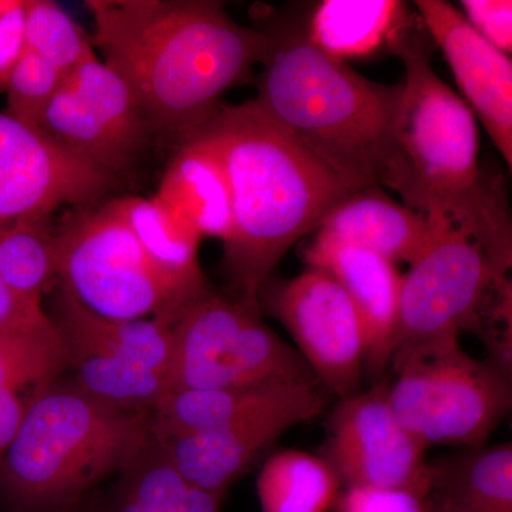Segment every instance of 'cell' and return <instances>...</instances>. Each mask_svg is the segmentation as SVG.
Here are the masks:
<instances>
[{
	"label": "cell",
	"instance_id": "obj_23",
	"mask_svg": "<svg viewBox=\"0 0 512 512\" xmlns=\"http://www.w3.org/2000/svg\"><path fill=\"white\" fill-rule=\"evenodd\" d=\"M225 495L185 483L153 437L120 471L119 483L93 512H221Z\"/></svg>",
	"mask_w": 512,
	"mask_h": 512
},
{
	"label": "cell",
	"instance_id": "obj_29",
	"mask_svg": "<svg viewBox=\"0 0 512 512\" xmlns=\"http://www.w3.org/2000/svg\"><path fill=\"white\" fill-rule=\"evenodd\" d=\"M23 49L42 57L67 77L93 46L90 37L57 3L25 0Z\"/></svg>",
	"mask_w": 512,
	"mask_h": 512
},
{
	"label": "cell",
	"instance_id": "obj_35",
	"mask_svg": "<svg viewBox=\"0 0 512 512\" xmlns=\"http://www.w3.org/2000/svg\"><path fill=\"white\" fill-rule=\"evenodd\" d=\"M73 511H74V507L73 508H64V510L46 511V512H73Z\"/></svg>",
	"mask_w": 512,
	"mask_h": 512
},
{
	"label": "cell",
	"instance_id": "obj_17",
	"mask_svg": "<svg viewBox=\"0 0 512 512\" xmlns=\"http://www.w3.org/2000/svg\"><path fill=\"white\" fill-rule=\"evenodd\" d=\"M436 232L429 217L384 194L382 187L353 192L323 218L315 238L369 249L393 264L410 265Z\"/></svg>",
	"mask_w": 512,
	"mask_h": 512
},
{
	"label": "cell",
	"instance_id": "obj_26",
	"mask_svg": "<svg viewBox=\"0 0 512 512\" xmlns=\"http://www.w3.org/2000/svg\"><path fill=\"white\" fill-rule=\"evenodd\" d=\"M66 82L93 111L111 137L136 158L153 136L127 83L92 52L83 57Z\"/></svg>",
	"mask_w": 512,
	"mask_h": 512
},
{
	"label": "cell",
	"instance_id": "obj_24",
	"mask_svg": "<svg viewBox=\"0 0 512 512\" xmlns=\"http://www.w3.org/2000/svg\"><path fill=\"white\" fill-rule=\"evenodd\" d=\"M109 205L161 269L187 284L208 285L198 258L200 235L156 195L116 198Z\"/></svg>",
	"mask_w": 512,
	"mask_h": 512
},
{
	"label": "cell",
	"instance_id": "obj_25",
	"mask_svg": "<svg viewBox=\"0 0 512 512\" xmlns=\"http://www.w3.org/2000/svg\"><path fill=\"white\" fill-rule=\"evenodd\" d=\"M340 490L328 461L291 448L266 458L256 478L261 512H329Z\"/></svg>",
	"mask_w": 512,
	"mask_h": 512
},
{
	"label": "cell",
	"instance_id": "obj_15",
	"mask_svg": "<svg viewBox=\"0 0 512 512\" xmlns=\"http://www.w3.org/2000/svg\"><path fill=\"white\" fill-rule=\"evenodd\" d=\"M413 5L431 42L446 57L463 100L511 170V57L485 42L450 3L416 0Z\"/></svg>",
	"mask_w": 512,
	"mask_h": 512
},
{
	"label": "cell",
	"instance_id": "obj_9",
	"mask_svg": "<svg viewBox=\"0 0 512 512\" xmlns=\"http://www.w3.org/2000/svg\"><path fill=\"white\" fill-rule=\"evenodd\" d=\"M50 292L46 312L62 343L67 383L113 409L153 413L171 392V323L101 318L59 284Z\"/></svg>",
	"mask_w": 512,
	"mask_h": 512
},
{
	"label": "cell",
	"instance_id": "obj_7",
	"mask_svg": "<svg viewBox=\"0 0 512 512\" xmlns=\"http://www.w3.org/2000/svg\"><path fill=\"white\" fill-rule=\"evenodd\" d=\"M56 249L57 284L101 318L173 323L188 303L210 289L161 269L109 202L67 214L56 229Z\"/></svg>",
	"mask_w": 512,
	"mask_h": 512
},
{
	"label": "cell",
	"instance_id": "obj_20",
	"mask_svg": "<svg viewBox=\"0 0 512 512\" xmlns=\"http://www.w3.org/2000/svg\"><path fill=\"white\" fill-rule=\"evenodd\" d=\"M318 384L174 390L151 413L150 434L161 440L224 429L252 414L289 402Z\"/></svg>",
	"mask_w": 512,
	"mask_h": 512
},
{
	"label": "cell",
	"instance_id": "obj_27",
	"mask_svg": "<svg viewBox=\"0 0 512 512\" xmlns=\"http://www.w3.org/2000/svg\"><path fill=\"white\" fill-rule=\"evenodd\" d=\"M39 128L67 153L111 178L133 163L66 80L43 111Z\"/></svg>",
	"mask_w": 512,
	"mask_h": 512
},
{
	"label": "cell",
	"instance_id": "obj_30",
	"mask_svg": "<svg viewBox=\"0 0 512 512\" xmlns=\"http://www.w3.org/2000/svg\"><path fill=\"white\" fill-rule=\"evenodd\" d=\"M64 80L66 77L45 59L29 50H20L3 84L5 113L30 127L39 128L43 111Z\"/></svg>",
	"mask_w": 512,
	"mask_h": 512
},
{
	"label": "cell",
	"instance_id": "obj_18",
	"mask_svg": "<svg viewBox=\"0 0 512 512\" xmlns=\"http://www.w3.org/2000/svg\"><path fill=\"white\" fill-rule=\"evenodd\" d=\"M416 16L399 0H325L313 9L306 37L340 62L393 52Z\"/></svg>",
	"mask_w": 512,
	"mask_h": 512
},
{
	"label": "cell",
	"instance_id": "obj_2",
	"mask_svg": "<svg viewBox=\"0 0 512 512\" xmlns=\"http://www.w3.org/2000/svg\"><path fill=\"white\" fill-rule=\"evenodd\" d=\"M192 140L210 148L227 175L232 231L222 268L235 299L258 308L259 289L286 252L356 191L254 100L222 106Z\"/></svg>",
	"mask_w": 512,
	"mask_h": 512
},
{
	"label": "cell",
	"instance_id": "obj_11",
	"mask_svg": "<svg viewBox=\"0 0 512 512\" xmlns=\"http://www.w3.org/2000/svg\"><path fill=\"white\" fill-rule=\"evenodd\" d=\"M258 308L284 325L326 392L339 400L359 392L365 330L349 296L328 272L308 266L293 278L271 276L259 289Z\"/></svg>",
	"mask_w": 512,
	"mask_h": 512
},
{
	"label": "cell",
	"instance_id": "obj_34",
	"mask_svg": "<svg viewBox=\"0 0 512 512\" xmlns=\"http://www.w3.org/2000/svg\"><path fill=\"white\" fill-rule=\"evenodd\" d=\"M25 0L0 2V89L10 67L23 49Z\"/></svg>",
	"mask_w": 512,
	"mask_h": 512
},
{
	"label": "cell",
	"instance_id": "obj_31",
	"mask_svg": "<svg viewBox=\"0 0 512 512\" xmlns=\"http://www.w3.org/2000/svg\"><path fill=\"white\" fill-rule=\"evenodd\" d=\"M333 512H433L429 495L404 488L345 487Z\"/></svg>",
	"mask_w": 512,
	"mask_h": 512
},
{
	"label": "cell",
	"instance_id": "obj_19",
	"mask_svg": "<svg viewBox=\"0 0 512 512\" xmlns=\"http://www.w3.org/2000/svg\"><path fill=\"white\" fill-rule=\"evenodd\" d=\"M154 195L201 239L228 241L232 201L227 175L215 154L200 141L191 140L177 148Z\"/></svg>",
	"mask_w": 512,
	"mask_h": 512
},
{
	"label": "cell",
	"instance_id": "obj_10",
	"mask_svg": "<svg viewBox=\"0 0 512 512\" xmlns=\"http://www.w3.org/2000/svg\"><path fill=\"white\" fill-rule=\"evenodd\" d=\"M259 308L207 289L171 323V392L319 383Z\"/></svg>",
	"mask_w": 512,
	"mask_h": 512
},
{
	"label": "cell",
	"instance_id": "obj_5",
	"mask_svg": "<svg viewBox=\"0 0 512 512\" xmlns=\"http://www.w3.org/2000/svg\"><path fill=\"white\" fill-rule=\"evenodd\" d=\"M150 416L113 409L57 380L30 404L0 458V494L12 512L76 507L140 453Z\"/></svg>",
	"mask_w": 512,
	"mask_h": 512
},
{
	"label": "cell",
	"instance_id": "obj_32",
	"mask_svg": "<svg viewBox=\"0 0 512 512\" xmlns=\"http://www.w3.org/2000/svg\"><path fill=\"white\" fill-rule=\"evenodd\" d=\"M460 12L478 35L495 49L511 56L512 2L511 0H463Z\"/></svg>",
	"mask_w": 512,
	"mask_h": 512
},
{
	"label": "cell",
	"instance_id": "obj_22",
	"mask_svg": "<svg viewBox=\"0 0 512 512\" xmlns=\"http://www.w3.org/2000/svg\"><path fill=\"white\" fill-rule=\"evenodd\" d=\"M433 467V512H512L511 443L467 448Z\"/></svg>",
	"mask_w": 512,
	"mask_h": 512
},
{
	"label": "cell",
	"instance_id": "obj_21",
	"mask_svg": "<svg viewBox=\"0 0 512 512\" xmlns=\"http://www.w3.org/2000/svg\"><path fill=\"white\" fill-rule=\"evenodd\" d=\"M64 373L55 326L0 332V458L30 404Z\"/></svg>",
	"mask_w": 512,
	"mask_h": 512
},
{
	"label": "cell",
	"instance_id": "obj_16",
	"mask_svg": "<svg viewBox=\"0 0 512 512\" xmlns=\"http://www.w3.org/2000/svg\"><path fill=\"white\" fill-rule=\"evenodd\" d=\"M303 256L306 265L328 272L349 296L365 330V373L383 379L399 319L403 275L397 265L369 249L319 238H313Z\"/></svg>",
	"mask_w": 512,
	"mask_h": 512
},
{
	"label": "cell",
	"instance_id": "obj_33",
	"mask_svg": "<svg viewBox=\"0 0 512 512\" xmlns=\"http://www.w3.org/2000/svg\"><path fill=\"white\" fill-rule=\"evenodd\" d=\"M52 325L43 305L26 301L0 278V332L42 329Z\"/></svg>",
	"mask_w": 512,
	"mask_h": 512
},
{
	"label": "cell",
	"instance_id": "obj_8",
	"mask_svg": "<svg viewBox=\"0 0 512 512\" xmlns=\"http://www.w3.org/2000/svg\"><path fill=\"white\" fill-rule=\"evenodd\" d=\"M389 369L390 409L427 448L484 446L510 413L511 373L468 355L460 338L421 346Z\"/></svg>",
	"mask_w": 512,
	"mask_h": 512
},
{
	"label": "cell",
	"instance_id": "obj_14",
	"mask_svg": "<svg viewBox=\"0 0 512 512\" xmlns=\"http://www.w3.org/2000/svg\"><path fill=\"white\" fill-rule=\"evenodd\" d=\"M329 396L318 384L289 402L252 414L224 429L161 440L151 437L163 447L185 483L227 495L234 481L285 431L320 416L328 406Z\"/></svg>",
	"mask_w": 512,
	"mask_h": 512
},
{
	"label": "cell",
	"instance_id": "obj_13",
	"mask_svg": "<svg viewBox=\"0 0 512 512\" xmlns=\"http://www.w3.org/2000/svg\"><path fill=\"white\" fill-rule=\"evenodd\" d=\"M110 175L53 143L40 128L0 113V227L49 217L62 205L89 207Z\"/></svg>",
	"mask_w": 512,
	"mask_h": 512
},
{
	"label": "cell",
	"instance_id": "obj_3",
	"mask_svg": "<svg viewBox=\"0 0 512 512\" xmlns=\"http://www.w3.org/2000/svg\"><path fill=\"white\" fill-rule=\"evenodd\" d=\"M259 109L352 190L382 187L400 84L373 82L312 45L305 30L262 29Z\"/></svg>",
	"mask_w": 512,
	"mask_h": 512
},
{
	"label": "cell",
	"instance_id": "obj_12",
	"mask_svg": "<svg viewBox=\"0 0 512 512\" xmlns=\"http://www.w3.org/2000/svg\"><path fill=\"white\" fill-rule=\"evenodd\" d=\"M387 383L340 399L330 414L320 457L328 461L342 488H404L430 495L433 463L421 444L394 416Z\"/></svg>",
	"mask_w": 512,
	"mask_h": 512
},
{
	"label": "cell",
	"instance_id": "obj_28",
	"mask_svg": "<svg viewBox=\"0 0 512 512\" xmlns=\"http://www.w3.org/2000/svg\"><path fill=\"white\" fill-rule=\"evenodd\" d=\"M0 278L26 301L42 305L43 295L59 282L50 215L0 227Z\"/></svg>",
	"mask_w": 512,
	"mask_h": 512
},
{
	"label": "cell",
	"instance_id": "obj_1",
	"mask_svg": "<svg viewBox=\"0 0 512 512\" xmlns=\"http://www.w3.org/2000/svg\"><path fill=\"white\" fill-rule=\"evenodd\" d=\"M93 49L130 87L151 134L184 146L222 97L264 62V30L235 22L218 0H89Z\"/></svg>",
	"mask_w": 512,
	"mask_h": 512
},
{
	"label": "cell",
	"instance_id": "obj_6",
	"mask_svg": "<svg viewBox=\"0 0 512 512\" xmlns=\"http://www.w3.org/2000/svg\"><path fill=\"white\" fill-rule=\"evenodd\" d=\"M430 43L417 15L394 46L404 80L382 184L424 217L451 207L481 173L476 117L434 72Z\"/></svg>",
	"mask_w": 512,
	"mask_h": 512
},
{
	"label": "cell",
	"instance_id": "obj_4",
	"mask_svg": "<svg viewBox=\"0 0 512 512\" xmlns=\"http://www.w3.org/2000/svg\"><path fill=\"white\" fill-rule=\"evenodd\" d=\"M429 218L436 224L434 237L402 276L390 366L421 346L478 330L488 303L511 286V218L503 178L481 170L470 191Z\"/></svg>",
	"mask_w": 512,
	"mask_h": 512
}]
</instances>
